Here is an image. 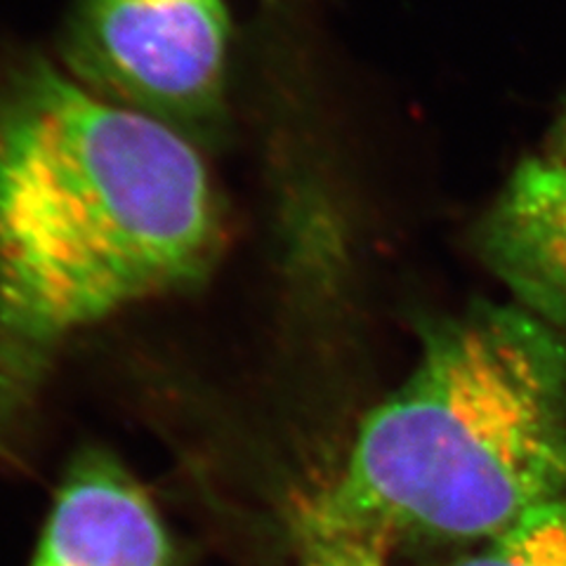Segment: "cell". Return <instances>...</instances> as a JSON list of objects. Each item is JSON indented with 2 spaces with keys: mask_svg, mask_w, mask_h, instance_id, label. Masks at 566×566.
<instances>
[{
  "mask_svg": "<svg viewBox=\"0 0 566 566\" xmlns=\"http://www.w3.org/2000/svg\"><path fill=\"white\" fill-rule=\"evenodd\" d=\"M224 210L201 149L43 57L0 76V409L71 333L212 270Z\"/></svg>",
  "mask_w": 566,
  "mask_h": 566,
  "instance_id": "1",
  "label": "cell"
},
{
  "mask_svg": "<svg viewBox=\"0 0 566 566\" xmlns=\"http://www.w3.org/2000/svg\"><path fill=\"white\" fill-rule=\"evenodd\" d=\"M566 495V343L520 305L434 322L411 378L361 422L305 526L374 551L493 538Z\"/></svg>",
  "mask_w": 566,
  "mask_h": 566,
  "instance_id": "2",
  "label": "cell"
},
{
  "mask_svg": "<svg viewBox=\"0 0 566 566\" xmlns=\"http://www.w3.org/2000/svg\"><path fill=\"white\" fill-rule=\"evenodd\" d=\"M60 55L87 93L206 149L227 133L222 0H76Z\"/></svg>",
  "mask_w": 566,
  "mask_h": 566,
  "instance_id": "3",
  "label": "cell"
},
{
  "mask_svg": "<svg viewBox=\"0 0 566 566\" xmlns=\"http://www.w3.org/2000/svg\"><path fill=\"white\" fill-rule=\"evenodd\" d=\"M474 248L522 310L566 333V164L524 158L476 224Z\"/></svg>",
  "mask_w": 566,
  "mask_h": 566,
  "instance_id": "4",
  "label": "cell"
},
{
  "mask_svg": "<svg viewBox=\"0 0 566 566\" xmlns=\"http://www.w3.org/2000/svg\"><path fill=\"white\" fill-rule=\"evenodd\" d=\"M31 566H172V547L145 489L91 451L64 476Z\"/></svg>",
  "mask_w": 566,
  "mask_h": 566,
  "instance_id": "5",
  "label": "cell"
},
{
  "mask_svg": "<svg viewBox=\"0 0 566 566\" xmlns=\"http://www.w3.org/2000/svg\"><path fill=\"white\" fill-rule=\"evenodd\" d=\"M453 566H566V495L528 510L484 551Z\"/></svg>",
  "mask_w": 566,
  "mask_h": 566,
  "instance_id": "6",
  "label": "cell"
},
{
  "mask_svg": "<svg viewBox=\"0 0 566 566\" xmlns=\"http://www.w3.org/2000/svg\"><path fill=\"white\" fill-rule=\"evenodd\" d=\"M305 566H382L380 551L364 543L303 528Z\"/></svg>",
  "mask_w": 566,
  "mask_h": 566,
  "instance_id": "7",
  "label": "cell"
},
{
  "mask_svg": "<svg viewBox=\"0 0 566 566\" xmlns=\"http://www.w3.org/2000/svg\"><path fill=\"white\" fill-rule=\"evenodd\" d=\"M545 154L557 158V161H562V164H566V102L562 106L559 116L553 123V130H551V137H547V151Z\"/></svg>",
  "mask_w": 566,
  "mask_h": 566,
  "instance_id": "8",
  "label": "cell"
}]
</instances>
